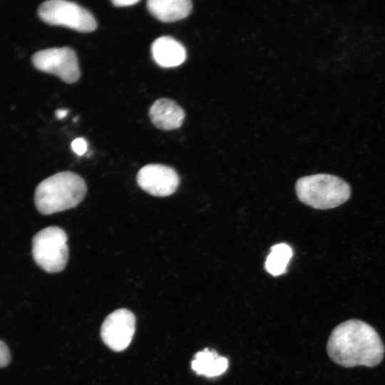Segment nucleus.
<instances>
[{"label":"nucleus","instance_id":"f257e3e1","mask_svg":"<svg viewBox=\"0 0 385 385\" xmlns=\"http://www.w3.org/2000/svg\"><path fill=\"white\" fill-rule=\"evenodd\" d=\"M327 353L334 362L344 367H373L382 361L384 346L371 325L359 319H349L332 330Z\"/></svg>","mask_w":385,"mask_h":385},{"label":"nucleus","instance_id":"f03ea898","mask_svg":"<svg viewBox=\"0 0 385 385\" xmlns=\"http://www.w3.org/2000/svg\"><path fill=\"white\" fill-rule=\"evenodd\" d=\"M87 187L78 174L63 171L41 181L34 193L37 210L43 215H51L78 205L84 198Z\"/></svg>","mask_w":385,"mask_h":385},{"label":"nucleus","instance_id":"7ed1b4c3","mask_svg":"<svg viewBox=\"0 0 385 385\" xmlns=\"http://www.w3.org/2000/svg\"><path fill=\"white\" fill-rule=\"evenodd\" d=\"M295 190L301 202L319 210L336 207L347 201L351 195L346 182L329 174L302 177L297 181Z\"/></svg>","mask_w":385,"mask_h":385},{"label":"nucleus","instance_id":"20e7f679","mask_svg":"<svg viewBox=\"0 0 385 385\" xmlns=\"http://www.w3.org/2000/svg\"><path fill=\"white\" fill-rule=\"evenodd\" d=\"M67 240L66 233L59 227H47L38 232L32 239L35 262L48 273L62 271L68 259Z\"/></svg>","mask_w":385,"mask_h":385},{"label":"nucleus","instance_id":"39448f33","mask_svg":"<svg viewBox=\"0 0 385 385\" xmlns=\"http://www.w3.org/2000/svg\"><path fill=\"white\" fill-rule=\"evenodd\" d=\"M39 18L51 26H61L78 32H91L97 22L93 14L79 4L66 0H48L38 9Z\"/></svg>","mask_w":385,"mask_h":385},{"label":"nucleus","instance_id":"423d86ee","mask_svg":"<svg viewBox=\"0 0 385 385\" xmlns=\"http://www.w3.org/2000/svg\"><path fill=\"white\" fill-rule=\"evenodd\" d=\"M31 61L38 71L55 75L66 83L76 82L81 76L76 53L70 47L38 51Z\"/></svg>","mask_w":385,"mask_h":385},{"label":"nucleus","instance_id":"0eeeda50","mask_svg":"<svg viewBox=\"0 0 385 385\" xmlns=\"http://www.w3.org/2000/svg\"><path fill=\"white\" fill-rule=\"evenodd\" d=\"M134 314L126 309H119L104 320L101 331L103 342L112 350L121 351L132 341L135 332Z\"/></svg>","mask_w":385,"mask_h":385},{"label":"nucleus","instance_id":"6e6552de","mask_svg":"<svg viewBox=\"0 0 385 385\" xmlns=\"http://www.w3.org/2000/svg\"><path fill=\"white\" fill-rule=\"evenodd\" d=\"M138 185L148 193L157 197H166L177 190L180 180L176 171L167 165L148 164L137 174Z\"/></svg>","mask_w":385,"mask_h":385},{"label":"nucleus","instance_id":"1a4fd4ad","mask_svg":"<svg viewBox=\"0 0 385 385\" xmlns=\"http://www.w3.org/2000/svg\"><path fill=\"white\" fill-rule=\"evenodd\" d=\"M153 124L164 130L180 128L185 118L183 109L175 101L168 98L156 100L149 110Z\"/></svg>","mask_w":385,"mask_h":385},{"label":"nucleus","instance_id":"9d476101","mask_svg":"<svg viewBox=\"0 0 385 385\" xmlns=\"http://www.w3.org/2000/svg\"><path fill=\"white\" fill-rule=\"evenodd\" d=\"M151 53L155 63L164 68L180 66L186 59L183 45L168 36H160L153 42Z\"/></svg>","mask_w":385,"mask_h":385},{"label":"nucleus","instance_id":"9b49d317","mask_svg":"<svg viewBox=\"0 0 385 385\" xmlns=\"http://www.w3.org/2000/svg\"><path fill=\"white\" fill-rule=\"evenodd\" d=\"M149 12L162 22H174L186 18L192 11L190 0H148Z\"/></svg>","mask_w":385,"mask_h":385},{"label":"nucleus","instance_id":"f8f14e48","mask_svg":"<svg viewBox=\"0 0 385 385\" xmlns=\"http://www.w3.org/2000/svg\"><path fill=\"white\" fill-rule=\"evenodd\" d=\"M228 366L227 359L218 356L215 351L205 349L195 354L191 363L192 369L197 374L207 377L217 376L225 371Z\"/></svg>","mask_w":385,"mask_h":385},{"label":"nucleus","instance_id":"ddd939ff","mask_svg":"<svg viewBox=\"0 0 385 385\" xmlns=\"http://www.w3.org/2000/svg\"><path fill=\"white\" fill-rule=\"evenodd\" d=\"M292 257V248L285 243L274 245L270 249V252L265 262L267 271L278 276L286 272L287 266Z\"/></svg>","mask_w":385,"mask_h":385},{"label":"nucleus","instance_id":"4468645a","mask_svg":"<svg viewBox=\"0 0 385 385\" xmlns=\"http://www.w3.org/2000/svg\"><path fill=\"white\" fill-rule=\"evenodd\" d=\"M71 148L78 155H83L87 150V143L82 138H76L71 143Z\"/></svg>","mask_w":385,"mask_h":385},{"label":"nucleus","instance_id":"2eb2a0df","mask_svg":"<svg viewBox=\"0 0 385 385\" xmlns=\"http://www.w3.org/2000/svg\"><path fill=\"white\" fill-rule=\"evenodd\" d=\"M10 353L5 343L0 340V367H4L9 364Z\"/></svg>","mask_w":385,"mask_h":385},{"label":"nucleus","instance_id":"dca6fc26","mask_svg":"<svg viewBox=\"0 0 385 385\" xmlns=\"http://www.w3.org/2000/svg\"><path fill=\"white\" fill-rule=\"evenodd\" d=\"M112 4L115 6L122 7V6H129L138 4L140 2L139 0H113L111 1Z\"/></svg>","mask_w":385,"mask_h":385},{"label":"nucleus","instance_id":"f3484780","mask_svg":"<svg viewBox=\"0 0 385 385\" xmlns=\"http://www.w3.org/2000/svg\"><path fill=\"white\" fill-rule=\"evenodd\" d=\"M68 113V109L59 108V109H57L55 112L56 117L59 120L64 118L66 116H67Z\"/></svg>","mask_w":385,"mask_h":385}]
</instances>
